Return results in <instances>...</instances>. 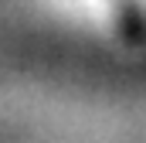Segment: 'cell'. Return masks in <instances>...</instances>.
<instances>
[{
	"instance_id": "cell-1",
	"label": "cell",
	"mask_w": 146,
	"mask_h": 143,
	"mask_svg": "<svg viewBox=\"0 0 146 143\" xmlns=\"http://www.w3.org/2000/svg\"><path fill=\"white\" fill-rule=\"evenodd\" d=\"M106 7H109V14L122 24V27L129 24V17H126V0H106Z\"/></svg>"
}]
</instances>
